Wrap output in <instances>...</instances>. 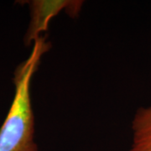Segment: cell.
Instances as JSON below:
<instances>
[{
    "label": "cell",
    "instance_id": "6da1fadb",
    "mask_svg": "<svg viewBox=\"0 0 151 151\" xmlns=\"http://www.w3.org/2000/svg\"><path fill=\"white\" fill-rule=\"evenodd\" d=\"M32 45L27 59L14 70V97L0 129V151H39L35 141L30 86L40 60L50 48V43L42 35Z\"/></svg>",
    "mask_w": 151,
    "mask_h": 151
},
{
    "label": "cell",
    "instance_id": "7a4b0ae2",
    "mask_svg": "<svg viewBox=\"0 0 151 151\" xmlns=\"http://www.w3.org/2000/svg\"><path fill=\"white\" fill-rule=\"evenodd\" d=\"M30 10V21L24 35V44L29 46L42 36L48 29L50 20L60 13L65 12L76 18L80 14L82 1L76 0H33L28 2Z\"/></svg>",
    "mask_w": 151,
    "mask_h": 151
},
{
    "label": "cell",
    "instance_id": "3957f363",
    "mask_svg": "<svg viewBox=\"0 0 151 151\" xmlns=\"http://www.w3.org/2000/svg\"><path fill=\"white\" fill-rule=\"evenodd\" d=\"M129 151H151V105L139 108L135 113Z\"/></svg>",
    "mask_w": 151,
    "mask_h": 151
}]
</instances>
